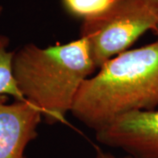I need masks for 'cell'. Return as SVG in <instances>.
<instances>
[{"mask_svg":"<svg viewBox=\"0 0 158 158\" xmlns=\"http://www.w3.org/2000/svg\"><path fill=\"white\" fill-rule=\"evenodd\" d=\"M156 32H158V27H157V29H156V30L155 31V33H156Z\"/></svg>","mask_w":158,"mask_h":158,"instance_id":"cell-10","label":"cell"},{"mask_svg":"<svg viewBox=\"0 0 158 158\" xmlns=\"http://www.w3.org/2000/svg\"><path fill=\"white\" fill-rule=\"evenodd\" d=\"M157 39L103 64L79 90L71 114L96 132L125 113L158 109Z\"/></svg>","mask_w":158,"mask_h":158,"instance_id":"cell-1","label":"cell"},{"mask_svg":"<svg viewBox=\"0 0 158 158\" xmlns=\"http://www.w3.org/2000/svg\"><path fill=\"white\" fill-rule=\"evenodd\" d=\"M94 158H132L128 156H117L115 155H113L112 153L108 152V151H105L99 148H96L95 149V156Z\"/></svg>","mask_w":158,"mask_h":158,"instance_id":"cell-8","label":"cell"},{"mask_svg":"<svg viewBox=\"0 0 158 158\" xmlns=\"http://www.w3.org/2000/svg\"><path fill=\"white\" fill-rule=\"evenodd\" d=\"M10 40L0 34V96L12 97L15 100L24 99L18 90L12 72V59L14 51L9 49Z\"/></svg>","mask_w":158,"mask_h":158,"instance_id":"cell-6","label":"cell"},{"mask_svg":"<svg viewBox=\"0 0 158 158\" xmlns=\"http://www.w3.org/2000/svg\"><path fill=\"white\" fill-rule=\"evenodd\" d=\"M98 143L132 158H158V109L125 113L95 132Z\"/></svg>","mask_w":158,"mask_h":158,"instance_id":"cell-4","label":"cell"},{"mask_svg":"<svg viewBox=\"0 0 158 158\" xmlns=\"http://www.w3.org/2000/svg\"><path fill=\"white\" fill-rule=\"evenodd\" d=\"M3 11H4V8H3V6H0V16H1V14L3 13Z\"/></svg>","mask_w":158,"mask_h":158,"instance_id":"cell-9","label":"cell"},{"mask_svg":"<svg viewBox=\"0 0 158 158\" xmlns=\"http://www.w3.org/2000/svg\"><path fill=\"white\" fill-rule=\"evenodd\" d=\"M7 99L0 96V158H27L26 149L38 136L42 113L27 100Z\"/></svg>","mask_w":158,"mask_h":158,"instance_id":"cell-5","label":"cell"},{"mask_svg":"<svg viewBox=\"0 0 158 158\" xmlns=\"http://www.w3.org/2000/svg\"><path fill=\"white\" fill-rule=\"evenodd\" d=\"M157 2H158V0H157Z\"/></svg>","mask_w":158,"mask_h":158,"instance_id":"cell-11","label":"cell"},{"mask_svg":"<svg viewBox=\"0 0 158 158\" xmlns=\"http://www.w3.org/2000/svg\"><path fill=\"white\" fill-rule=\"evenodd\" d=\"M158 27L157 0H113L101 14L83 20L80 37L89 45L97 69Z\"/></svg>","mask_w":158,"mask_h":158,"instance_id":"cell-3","label":"cell"},{"mask_svg":"<svg viewBox=\"0 0 158 158\" xmlns=\"http://www.w3.org/2000/svg\"><path fill=\"white\" fill-rule=\"evenodd\" d=\"M113 0H62L64 9L74 17L83 20L96 17L106 11Z\"/></svg>","mask_w":158,"mask_h":158,"instance_id":"cell-7","label":"cell"},{"mask_svg":"<svg viewBox=\"0 0 158 158\" xmlns=\"http://www.w3.org/2000/svg\"><path fill=\"white\" fill-rule=\"evenodd\" d=\"M97 69L83 37L46 48L27 43L12 59L18 90L51 125L66 122L81 86Z\"/></svg>","mask_w":158,"mask_h":158,"instance_id":"cell-2","label":"cell"}]
</instances>
